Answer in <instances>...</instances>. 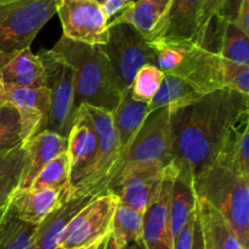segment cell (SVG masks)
Returning a JSON list of instances; mask_svg holds the SVG:
<instances>
[{
	"mask_svg": "<svg viewBox=\"0 0 249 249\" xmlns=\"http://www.w3.org/2000/svg\"><path fill=\"white\" fill-rule=\"evenodd\" d=\"M249 95L223 88L169 109L173 163L196 177L218 158L229 133L249 114Z\"/></svg>",
	"mask_w": 249,
	"mask_h": 249,
	"instance_id": "cell-1",
	"label": "cell"
},
{
	"mask_svg": "<svg viewBox=\"0 0 249 249\" xmlns=\"http://www.w3.org/2000/svg\"><path fill=\"white\" fill-rule=\"evenodd\" d=\"M53 50L74 70L75 113L82 105L113 113L122 95L114 84L108 60L99 46L78 43L62 36Z\"/></svg>",
	"mask_w": 249,
	"mask_h": 249,
	"instance_id": "cell-2",
	"label": "cell"
},
{
	"mask_svg": "<svg viewBox=\"0 0 249 249\" xmlns=\"http://www.w3.org/2000/svg\"><path fill=\"white\" fill-rule=\"evenodd\" d=\"M196 198L211 204L226 221L243 249H249V179L214 162L194 177Z\"/></svg>",
	"mask_w": 249,
	"mask_h": 249,
	"instance_id": "cell-3",
	"label": "cell"
},
{
	"mask_svg": "<svg viewBox=\"0 0 249 249\" xmlns=\"http://www.w3.org/2000/svg\"><path fill=\"white\" fill-rule=\"evenodd\" d=\"M78 113L87 118L97 138V155L89 174L75 187L68 190L66 197L100 196L106 194L118 162V140L112 113L90 105H82Z\"/></svg>",
	"mask_w": 249,
	"mask_h": 249,
	"instance_id": "cell-4",
	"label": "cell"
},
{
	"mask_svg": "<svg viewBox=\"0 0 249 249\" xmlns=\"http://www.w3.org/2000/svg\"><path fill=\"white\" fill-rule=\"evenodd\" d=\"M58 0L0 1V53L31 48L32 41L56 14Z\"/></svg>",
	"mask_w": 249,
	"mask_h": 249,
	"instance_id": "cell-5",
	"label": "cell"
},
{
	"mask_svg": "<svg viewBox=\"0 0 249 249\" xmlns=\"http://www.w3.org/2000/svg\"><path fill=\"white\" fill-rule=\"evenodd\" d=\"M108 41L99 48L108 60L117 90L123 95L141 67L155 65V49L130 24H108Z\"/></svg>",
	"mask_w": 249,
	"mask_h": 249,
	"instance_id": "cell-6",
	"label": "cell"
},
{
	"mask_svg": "<svg viewBox=\"0 0 249 249\" xmlns=\"http://www.w3.org/2000/svg\"><path fill=\"white\" fill-rule=\"evenodd\" d=\"M36 56L43 63L45 87L50 91V116L46 129L67 138L75 119L74 70L53 49H41Z\"/></svg>",
	"mask_w": 249,
	"mask_h": 249,
	"instance_id": "cell-7",
	"label": "cell"
},
{
	"mask_svg": "<svg viewBox=\"0 0 249 249\" xmlns=\"http://www.w3.org/2000/svg\"><path fill=\"white\" fill-rule=\"evenodd\" d=\"M172 163L169 108L163 107L148 114L145 123L136 134L117 177L125 169L136 165L167 168Z\"/></svg>",
	"mask_w": 249,
	"mask_h": 249,
	"instance_id": "cell-8",
	"label": "cell"
},
{
	"mask_svg": "<svg viewBox=\"0 0 249 249\" xmlns=\"http://www.w3.org/2000/svg\"><path fill=\"white\" fill-rule=\"evenodd\" d=\"M118 197L112 192L95 197L67 225L60 241L63 249H82L111 233Z\"/></svg>",
	"mask_w": 249,
	"mask_h": 249,
	"instance_id": "cell-9",
	"label": "cell"
},
{
	"mask_svg": "<svg viewBox=\"0 0 249 249\" xmlns=\"http://www.w3.org/2000/svg\"><path fill=\"white\" fill-rule=\"evenodd\" d=\"M56 14L65 38L95 46L108 41V19L96 0H58Z\"/></svg>",
	"mask_w": 249,
	"mask_h": 249,
	"instance_id": "cell-10",
	"label": "cell"
},
{
	"mask_svg": "<svg viewBox=\"0 0 249 249\" xmlns=\"http://www.w3.org/2000/svg\"><path fill=\"white\" fill-rule=\"evenodd\" d=\"M177 170L174 163L165 169L164 175L156 185L143 213L141 241L146 249H173L169 229V206L173 180Z\"/></svg>",
	"mask_w": 249,
	"mask_h": 249,
	"instance_id": "cell-11",
	"label": "cell"
},
{
	"mask_svg": "<svg viewBox=\"0 0 249 249\" xmlns=\"http://www.w3.org/2000/svg\"><path fill=\"white\" fill-rule=\"evenodd\" d=\"M0 102L12 105L18 112L23 142L46 130L51 106L50 91L46 87L21 88L1 84Z\"/></svg>",
	"mask_w": 249,
	"mask_h": 249,
	"instance_id": "cell-12",
	"label": "cell"
},
{
	"mask_svg": "<svg viewBox=\"0 0 249 249\" xmlns=\"http://www.w3.org/2000/svg\"><path fill=\"white\" fill-rule=\"evenodd\" d=\"M170 74L185 79L202 95L225 88L223 57L214 51L194 44L190 45L182 62Z\"/></svg>",
	"mask_w": 249,
	"mask_h": 249,
	"instance_id": "cell-13",
	"label": "cell"
},
{
	"mask_svg": "<svg viewBox=\"0 0 249 249\" xmlns=\"http://www.w3.org/2000/svg\"><path fill=\"white\" fill-rule=\"evenodd\" d=\"M167 168L153 165L129 168L111 182L107 192H112L118 197L119 202L143 214L156 185L163 178Z\"/></svg>",
	"mask_w": 249,
	"mask_h": 249,
	"instance_id": "cell-14",
	"label": "cell"
},
{
	"mask_svg": "<svg viewBox=\"0 0 249 249\" xmlns=\"http://www.w3.org/2000/svg\"><path fill=\"white\" fill-rule=\"evenodd\" d=\"M66 153L71 165L70 189H73L89 174L97 155L96 134L87 118L78 112L67 135Z\"/></svg>",
	"mask_w": 249,
	"mask_h": 249,
	"instance_id": "cell-15",
	"label": "cell"
},
{
	"mask_svg": "<svg viewBox=\"0 0 249 249\" xmlns=\"http://www.w3.org/2000/svg\"><path fill=\"white\" fill-rule=\"evenodd\" d=\"M203 0H172L155 40L196 45L197 27Z\"/></svg>",
	"mask_w": 249,
	"mask_h": 249,
	"instance_id": "cell-16",
	"label": "cell"
},
{
	"mask_svg": "<svg viewBox=\"0 0 249 249\" xmlns=\"http://www.w3.org/2000/svg\"><path fill=\"white\" fill-rule=\"evenodd\" d=\"M24 162L18 189H28L49 162L67 151V138L51 130H43L23 143Z\"/></svg>",
	"mask_w": 249,
	"mask_h": 249,
	"instance_id": "cell-17",
	"label": "cell"
},
{
	"mask_svg": "<svg viewBox=\"0 0 249 249\" xmlns=\"http://www.w3.org/2000/svg\"><path fill=\"white\" fill-rule=\"evenodd\" d=\"M148 114H150L148 105L134 100L129 89L122 95L118 106L112 113L114 129L117 133V140H118V162H117L116 169H114L112 181L118 174L122 163H123L136 134L145 123Z\"/></svg>",
	"mask_w": 249,
	"mask_h": 249,
	"instance_id": "cell-18",
	"label": "cell"
},
{
	"mask_svg": "<svg viewBox=\"0 0 249 249\" xmlns=\"http://www.w3.org/2000/svg\"><path fill=\"white\" fill-rule=\"evenodd\" d=\"M94 196L63 197L61 203L36 225L33 236L34 249H55L60 247V241L72 219L92 201Z\"/></svg>",
	"mask_w": 249,
	"mask_h": 249,
	"instance_id": "cell-19",
	"label": "cell"
},
{
	"mask_svg": "<svg viewBox=\"0 0 249 249\" xmlns=\"http://www.w3.org/2000/svg\"><path fill=\"white\" fill-rule=\"evenodd\" d=\"M0 82L21 88L45 87L43 63L29 48L17 53H0Z\"/></svg>",
	"mask_w": 249,
	"mask_h": 249,
	"instance_id": "cell-20",
	"label": "cell"
},
{
	"mask_svg": "<svg viewBox=\"0 0 249 249\" xmlns=\"http://www.w3.org/2000/svg\"><path fill=\"white\" fill-rule=\"evenodd\" d=\"M172 0H138L131 1L108 24L126 23L148 41L155 40L160 27L169 10Z\"/></svg>",
	"mask_w": 249,
	"mask_h": 249,
	"instance_id": "cell-21",
	"label": "cell"
},
{
	"mask_svg": "<svg viewBox=\"0 0 249 249\" xmlns=\"http://www.w3.org/2000/svg\"><path fill=\"white\" fill-rule=\"evenodd\" d=\"M67 192L53 189H17L12 194L10 207L21 220L39 225L61 203Z\"/></svg>",
	"mask_w": 249,
	"mask_h": 249,
	"instance_id": "cell-22",
	"label": "cell"
},
{
	"mask_svg": "<svg viewBox=\"0 0 249 249\" xmlns=\"http://www.w3.org/2000/svg\"><path fill=\"white\" fill-rule=\"evenodd\" d=\"M177 168V174L172 185L169 206V229L173 243L186 226L197 206V198L192 184L194 177L186 168Z\"/></svg>",
	"mask_w": 249,
	"mask_h": 249,
	"instance_id": "cell-23",
	"label": "cell"
},
{
	"mask_svg": "<svg viewBox=\"0 0 249 249\" xmlns=\"http://www.w3.org/2000/svg\"><path fill=\"white\" fill-rule=\"evenodd\" d=\"M249 114L233 125L215 162L249 179Z\"/></svg>",
	"mask_w": 249,
	"mask_h": 249,
	"instance_id": "cell-24",
	"label": "cell"
},
{
	"mask_svg": "<svg viewBox=\"0 0 249 249\" xmlns=\"http://www.w3.org/2000/svg\"><path fill=\"white\" fill-rule=\"evenodd\" d=\"M197 212L206 249H243L230 226L211 204L197 198Z\"/></svg>",
	"mask_w": 249,
	"mask_h": 249,
	"instance_id": "cell-25",
	"label": "cell"
},
{
	"mask_svg": "<svg viewBox=\"0 0 249 249\" xmlns=\"http://www.w3.org/2000/svg\"><path fill=\"white\" fill-rule=\"evenodd\" d=\"M203 95L197 91L190 83L175 74L165 73L157 94L148 104V111L168 107L169 109L180 108L195 102Z\"/></svg>",
	"mask_w": 249,
	"mask_h": 249,
	"instance_id": "cell-26",
	"label": "cell"
},
{
	"mask_svg": "<svg viewBox=\"0 0 249 249\" xmlns=\"http://www.w3.org/2000/svg\"><path fill=\"white\" fill-rule=\"evenodd\" d=\"M23 162V145L0 155V221L9 208L12 194L18 189Z\"/></svg>",
	"mask_w": 249,
	"mask_h": 249,
	"instance_id": "cell-27",
	"label": "cell"
},
{
	"mask_svg": "<svg viewBox=\"0 0 249 249\" xmlns=\"http://www.w3.org/2000/svg\"><path fill=\"white\" fill-rule=\"evenodd\" d=\"M229 0H203L197 27L196 45L202 48H211L213 41L220 43L221 32L224 28L223 15L228 6Z\"/></svg>",
	"mask_w": 249,
	"mask_h": 249,
	"instance_id": "cell-28",
	"label": "cell"
},
{
	"mask_svg": "<svg viewBox=\"0 0 249 249\" xmlns=\"http://www.w3.org/2000/svg\"><path fill=\"white\" fill-rule=\"evenodd\" d=\"M143 214L118 201L112 221L111 235L122 248L142 240Z\"/></svg>",
	"mask_w": 249,
	"mask_h": 249,
	"instance_id": "cell-29",
	"label": "cell"
},
{
	"mask_svg": "<svg viewBox=\"0 0 249 249\" xmlns=\"http://www.w3.org/2000/svg\"><path fill=\"white\" fill-rule=\"evenodd\" d=\"M36 228L21 220L9 206L0 221V249H34Z\"/></svg>",
	"mask_w": 249,
	"mask_h": 249,
	"instance_id": "cell-30",
	"label": "cell"
},
{
	"mask_svg": "<svg viewBox=\"0 0 249 249\" xmlns=\"http://www.w3.org/2000/svg\"><path fill=\"white\" fill-rule=\"evenodd\" d=\"M249 36L233 22H226L221 32L218 53L224 60L249 66Z\"/></svg>",
	"mask_w": 249,
	"mask_h": 249,
	"instance_id": "cell-31",
	"label": "cell"
},
{
	"mask_svg": "<svg viewBox=\"0 0 249 249\" xmlns=\"http://www.w3.org/2000/svg\"><path fill=\"white\" fill-rule=\"evenodd\" d=\"M71 165L67 153L63 152L49 162L39 172L31 189H53L67 192L70 190Z\"/></svg>",
	"mask_w": 249,
	"mask_h": 249,
	"instance_id": "cell-32",
	"label": "cell"
},
{
	"mask_svg": "<svg viewBox=\"0 0 249 249\" xmlns=\"http://www.w3.org/2000/svg\"><path fill=\"white\" fill-rule=\"evenodd\" d=\"M23 143L18 112L12 105L0 102V155Z\"/></svg>",
	"mask_w": 249,
	"mask_h": 249,
	"instance_id": "cell-33",
	"label": "cell"
},
{
	"mask_svg": "<svg viewBox=\"0 0 249 249\" xmlns=\"http://www.w3.org/2000/svg\"><path fill=\"white\" fill-rule=\"evenodd\" d=\"M164 73L155 65H146L136 73L129 91L131 97L136 101L150 104L160 89Z\"/></svg>",
	"mask_w": 249,
	"mask_h": 249,
	"instance_id": "cell-34",
	"label": "cell"
},
{
	"mask_svg": "<svg viewBox=\"0 0 249 249\" xmlns=\"http://www.w3.org/2000/svg\"><path fill=\"white\" fill-rule=\"evenodd\" d=\"M151 44L155 49V66L163 73H170L174 71L182 62L191 45V44L165 43V41Z\"/></svg>",
	"mask_w": 249,
	"mask_h": 249,
	"instance_id": "cell-35",
	"label": "cell"
},
{
	"mask_svg": "<svg viewBox=\"0 0 249 249\" xmlns=\"http://www.w3.org/2000/svg\"><path fill=\"white\" fill-rule=\"evenodd\" d=\"M224 87L249 95V66L223 58Z\"/></svg>",
	"mask_w": 249,
	"mask_h": 249,
	"instance_id": "cell-36",
	"label": "cell"
},
{
	"mask_svg": "<svg viewBox=\"0 0 249 249\" xmlns=\"http://www.w3.org/2000/svg\"><path fill=\"white\" fill-rule=\"evenodd\" d=\"M195 216H196V211L192 214L190 220L187 221L186 226L182 229V231L180 232V235L178 236L177 240L174 241V243H173V249H192Z\"/></svg>",
	"mask_w": 249,
	"mask_h": 249,
	"instance_id": "cell-37",
	"label": "cell"
},
{
	"mask_svg": "<svg viewBox=\"0 0 249 249\" xmlns=\"http://www.w3.org/2000/svg\"><path fill=\"white\" fill-rule=\"evenodd\" d=\"M233 23L247 36H249V0H242Z\"/></svg>",
	"mask_w": 249,
	"mask_h": 249,
	"instance_id": "cell-38",
	"label": "cell"
},
{
	"mask_svg": "<svg viewBox=\"0 0 249 249\" xmlns=\"http://www.w3.org/2000/svg\"><path fill=\"white\" fill-rule=\"evenodd\" d=\"M131 1H133V0H106V1L102 4V9H104L105 15H106L108 22L114 15L123 11Z\"/></svg>",
	"mask_w": 249,
	"mask_h": 249,
	"instance_id": "cell-39",
	"label": "cell"
},
{
	"mask_svg": "<svg viewBox=\"0 0 249 249\" xmlns=\"http://www.w3.org/2000/svg\"><path fill=\"white\" fill-rule=\"evenodd\" d=\"M192 249H206V246H204L203 231H202L201 221H199L198 212H197V206H196V216H195L194 241H192Z\"/></svg>",
	"mask_w": 249,
	"mask_h": 249,
	"instance_id": "cell-40",
	"label": "cell"
},
{
	"mask_svg": "<svg viewBox=\"0 0 249 249\" xmlns=\"http://www.w3.org/2000/svg\"><path fill=\"white\" fill-rule=\"evenodd\" d=\"M104 249H123V248L118 245V242L114 240L113 236L109 233V235L106 237V240H105Z\"/></svg>",
	"mask_w": 249,
	"mask_h": 249,
	"instance_id": "cell-41",
	"label": "cell"
},
{
	"mask_svg": "<svg viewBox=\"0 0 249 249\" xmlns=\"http://www.w3.org/2000/svg\"><path fill=\"white\" fill-rule=\"evenodd\" d=\"M104 240H100V241H97V242H95V243H92V245H90V246H88V247H84V248H82V249H97L99 248V246L101 245V242Z\"/></svg>",
	"mask_w": 249,
	"mask_h": 249,
	"instance_id": "cell-42",
	"label": "cell"
},
{
	"mask_svg": "<svg viewBox=\"0 0 249 249\" xmlns=\"http://www.w3.org/2000/svg\"><path fill=\"white\" fill-rule=\"evenodd\" d=\"M135 245H136V247H138V249H146L145 246H143L142 241H139V242H136Z\"/></svg>",
	"mask_w": 249,
	"mask_h": 249,
	"instance_id": "cell-43",
	"label": "cell"
},
{
	"mask_svg": "<svg viewBox=\"0 0 249 249\" xmlns=\"http://www.w3.org/2000/svg\"><path fill=\"white\" fill-rule=\"evenodd\" d=\"M125 249H138V247H136L135 243H133V246H128Z\"/></svg>",
	"mask_w": 249,
	"mask_h": 249,
	"instance_id": "cell-44",
	"label": "cell"
},
{
	"mask_svg": "<svg viewBox=\"0 0 249 249\" xmlns=\"http://www.w3.org/2000/svg\"><path fill=\"white\" fill-rule=\"evenodd\" d=\"M96 1H97V2H99V4H100V5H102V4H104V2H105V1H106V0H96Z\"/></svg>",
	"mask_w": 249,
	"mask_h": 249,
	"instance_id": "cell-45",
	"label": "cell"
},
{
	"mask_svg": "<svg viewBox=\"0 0 249 249\" xmlns=\"http://www.w3.org/2000/svg\"><path fill=\"white\" fill-rule=\"evenodd\" d=\"M55 249H63V248H61V247H57V248H55Z\"/></svg>",
	"mask_w": 249,
	"mask_h": 249,
	"instance_id": "cell-46",
	"label": "cell"
},
{
	"mask_svg": "<svg viewBox=\"0 0 249 249\" xmlns=\"http://www.w3.org/2000/svg\"><path fill=\"white\" fill-rule=\"evenodd\" d=\"M0 1H6V0H0Z\"/></svg>",
	"mask_w": 249,
	"mask_h": 249,
	"instance_id": "cell-47",
	"label": "cell"
},
{
	"mask_svg": "<svg viewBox=\"0 0 249 249\" xmlns=\"http://www.w3.org/2000/svg\"><path fill=\"white\" fill-rule=\"evenodd\" d=\"M0 88H1V82H0Z\"/></svg>",
	"mask_w": 249,
	"mask_h": 249,
	"instance_id": "cell-48",
	"label": "cell"
}]
</instances>
